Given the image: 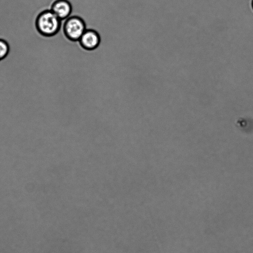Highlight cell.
<instances>
[{
	"mask_svg": "<svg viewBox=\"0 0 253 253\" xmlns=\"http://www.w3.org/2000/svg\"><path fill=\"white\" fill-rule=\"evenodd\" d=\"M101 41L99 33L95 30L87 29L82 35L79 42L81 46L87 50H92L96 48Z\"/></svg>",
	"mask_w": 253,
	"mask_h": 253,
	"instance_id": "3957f363",
	"label": "cell"
},
{
	"mask_svg": "<svg viewBox=\"0 0 253 253\" xmlns=\"http://www.w3.org/2000/svg\"><path fill=\"white\" fill-rule=\"evenodd\" d=\"M50 9L61 20H63L71 16L73 8L68 0H55L51 4Z\"/></svg>",
	"mask_w": 253,
	"mask_h": 253,
	"instance_id": "277c9868",
	"label": "cell"
},
{
	"mask_svg": "<svg viewBox=\"0 0 253 253\" xmlns=\"http://www.w3.org/2000/svg\"><path fill=\"white\" fill-rule=\"evenodd\" d=\"M10 47L7 42L0 38V62L7 56Z\"/></svg>",
	"mask_w": 253,
	"mask_h": 253,
	"instance_id": "5b68a950",
	"label": "cell"
},
{
	"mask_svg": "<svg viewBox=\"0 0 253 253\" xmlns=\"http://www.w3.org/2000/svg\"><path fill=\"white\" fill-rule=\"evenodd\" d=\"M63 32L72 41H78L86 29L84 21L78 16H71L62 20Z\"/></svg>",
	"mask_w": 253,
	"mask_h": 253,
	"instance_id": "7a4b0ae2",
	"label": "cell"
},
{
	"mask_svg": "<svg viewBox=\"0 0 253 253\" xmlns=\"http://www.w3.org/2000/svg\"><path fill=\"white\" fill-rule=\"evenodd\" d=\"M61 25L62 20L50 9L41 12L35 20L37 31L42 36L47 38L56 36L59 33Z\"/></svg>",
	"mask_w": 253,
	"mask_h": 253,
	"instance_id": "6da1fadb",
	"label": "cell"
},
{
	"mask_svg": "<svg viewBox=\"0 0 253 253\" xmlns=\"http://www.w3.org/2000/svg\"><path fill=\"white\" fill-rule=\"evenodd\" d=\"M251 7H252V8L253 10V0H251Z\"/></svg>",
	"mask_w": 253,
	"mask_h": 253,
	"instance_id": "8992f818",
	"label": "cell"
}]
</instances>
